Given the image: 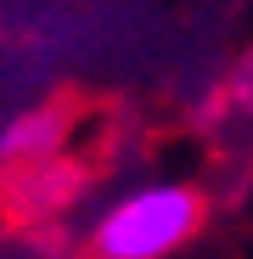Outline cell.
<instances>
[{"instance_id":"6da1fadb","label":"cell","mask_w":253,"mask_h":259,"mask_svg":"<svg viewBox=\"0 0 253 259\" xmlns=\"http://www.w3.org/2000/svg\"><path fill=\"white\" fill-rule=\"evenodd\" d=\"M203 226V192L186 181H146L124 192L90 231L96 259H163Z\"/></svg>"},{"instance_id":"7a4b0ae2","label":"cell","mask_w":253,"mask_h":259,"mask_svg":"<svg viewBox=\"0 0 253 259\" xmlns=\"http://www.w3.org/2000/svg\"><path fill=\"white\" fill-rule=\"evenodd\" d=\"M57 136H62V118L57 113H23V118H12L6 130H0V158H34V152H45V147H57Z\"/></svg>"},{"instance_id":"3957f363","label":"cell","mask_w":253,"mask_h":259,"mask_svg":"<svg viewBox=\"0 0 253 259\" xmlns=\"http://www.w3.org/2000/svg\"><path fill=\"white\" fill-rule=\"evenodd\" d=\"M0 28H6V6H0Z\"/></svg>"}]
</instances>
